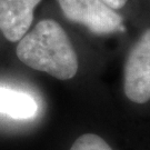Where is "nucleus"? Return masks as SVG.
Segmentation results:
<instances>
[{
  "instance_id": "0eeeda50",
  "label": "nucleus",
  "mask_w": 150,
  "mask_h": 150,
  "mask_svg": "<svg viewBox=\"0 0 150 150\" xmlns=\"http://www.w3.org/2000/svg\"><path fill=\"white\" fill-rule=\"evenodd\" d=\"M108 7H110L113 10H117V9H121L123 6L126 5V2L128 0H102Z\"/></svg>"
},
{
  "instance_id": "39448f33",
  "label": "nucleus",
  "mask_w": 150,
  "mask_h": 150,
  "mask_svg": "<svg viewBox=\"0 0 150 150\" xmlns=\"http://www.w3.org/2000/svg\"><path fill=\"white\" fill-rule=\"evenodd\" d=\"M38 105L26 92L0 87V113L15 119H30L36 116Z\"/></svg>"
},
{
  "instance_id": "7ed1b4c3",
  "label": "nucleus",
  "mask_w": 150,
  "mask_h": 150,
  "mask_svg": "<svg viewBox=\"0 0 150 150\" xmlns=\"http://www.w3.org/2000/svg\"><path fill=\"white\" fill-rule=\"evenodd\" d=\"M123 90L129 100L136 103L150 100V29L144 32L129 52Z\"/></svg>"
},
{
  "instance_id": "f03ea898",
  "label": "nucleus",
  "mask_w": 150,
  "mask_h": 150,
  "mask_svg": "<svg viewBox=\"0 0 150 150\" xmlns=\"http://www.w3.org/2000/svg\"><path fill=\"white\" fill-rule=\"evenodd\" d=\"M64 17L91 32L105 36L123 31L122 18L102 0H57Z\"/></svg>"
},
{
  "instance_id": "20e7f679",
  "label": "nucleus",
  "mask_w": 150,
  "mask_h": 150,
  "mask_svg": "<svg viewBox=\"0 0 150 150\" xmlns=\"http://www.w3.org/2000/svg\"><path fill=\"white\" fill-rule=\"evenodd\" d=\"M41 0H0V30L11 42L19 41L31 26Z\"/></svg>"
},
{
  "instance_id": "f257e3e1",
  "label": "nucleus",
  "mask_w": 150,
  "mask_h": 150,
  "mask_svg": "<svg viewBox=\"0 0 150 150\" xmlns=\"http://www.w3.org/2000/svg\"><path fill=\"white\" fill-rule=\"evenodd\" d=\"M16 54L28 67L60 80L74 78L78 71L75 49L62 27L52 19L39 21L27 32L19 40Z\"/></svg>"
},
{
  "instance_id": "423d86ee",
  "label": "nucleus",
  "mask_w": 150,
  "mask_h": 150,
  "mask_svg": "<svg viewBox=\"0 0 150 150\" xmlns=\"http://www.w3.org/2000/svg\"><path fill=\"white\" fill-rule=\"evenodd\" d=\"M70 150H112L101 137L93 134H86L77 138Z\"/></svg>"
}]
</instances>
